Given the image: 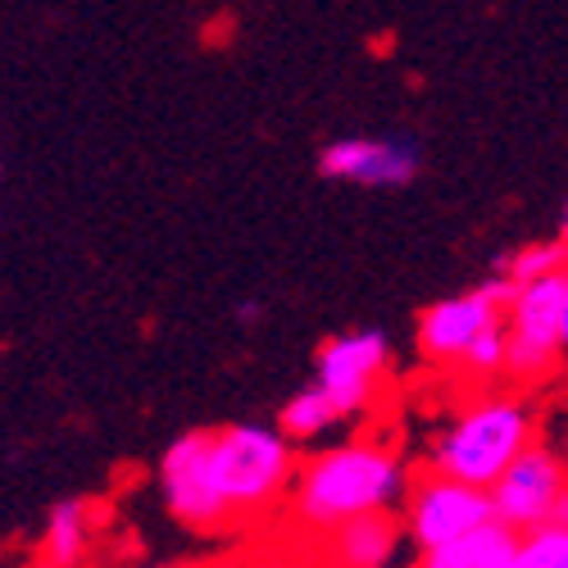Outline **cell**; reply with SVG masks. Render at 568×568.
I'll use <instances>...</instances> for the list:
<instances>
[{
	"label": "cell",
	"mask_w": 568,
	"mask_h": 568,
	"mask_svg": "<svg viewBox=\"0 0 568 568\" xmlns=\"http://www.w3.org/2000/svg\"><path fill=\"white\" fill-rule=\"evenodd\" d=\"M514 541H518L514 528H505L500 518H487L483 528H473V532H464L455 541L418 550L414 568H505L509 555H514Z\"/></svg>",
	"instance_id": "12"
},
{
	"label": "cell",
	"mask_w": 568,
	"mask_h": 568,
	"mask_svg": "<svg viewBox=\"0 0 568 568\" xmlns=\"http://www.w3.org/2000/svg\"><path fill=\"white\" fill-rule=\"evenodd\" d=\"M318 173L351 186H405L418 178V151L400 136H342L323 146Z\"/></svg>",
	"instance_id": "10"
},
{
	"label": "cell",
	"mask_w": 568,
	"mask_h": 568,
	"mask_svg": "<svg viewBox=\"0 0 568 568\" xmlns=\"http://www.w3.org/2000/svg\"><path fill=\"white\" fill-rule=\"evenodd\" d=\"M292 483V509L301 524L314 532H333L346 518L396 509L409 491V473L400 450H392L387 442L355 437L310 455Z\"/></svg>",
	"instance_id": "1"
},
{
	"label": "cell",
	"mask_w": 568,
	"mask_h": 568,
	"mask_svg": "<svg viewBox=\"0 0 568 568\" xmlns=\"http://www.w3.org/2000/svg\"><path fill=\"white\" fill-rule=\"evenodd\" d=\"M455 368L464 377H478V383H487V377H505V323L487 327V333L464 351V359Z\"/></svg>",
	"instance_id": "17"
},
{
	"label": "cell",
	"mask_w": 568,
	"mask_h": 568,
	"mask_svg": "<svg viewBox=\"0 0 568 568\" xmlns=\"http://www.w3.org/2000/svg\"><path fill=\"white\" fill-rule=\"evenodd\" d=\"M559 310H564V268L514 282V296L505 305V377L518 387H537L559 368L564 337H559Z\"/></svg>",
	"instance_id": "4"
},
{
	"label": "cell",
	"mask_w": 568,
	"mask_h": 568,
	"mask_svg": "<svg viewBox=\"0 0 568 568\" xmlns=\"http://www.w3.org/2000/svg\"><path fill=\"white\" fill-rule=\"evenodd\" d=\"M333 423H342V414L333 409V400L323 396V387L314 383V387H305V392H296L287 405H282V414H277V433L282 437H292V442H314V437H323Z\"/></svg>",
	"instance_id": "14"
},
{
	"label": "cell",
	"mask_w": 568,
	"mask_h": 568,
	"mask_svg": "<svg viewBox=\"0 0 568 568\" xmlns=\"http://www.w3.org/2000/svg\"><path fill=\"white\" fill-rule=\"evenodd\" d=\"M91 546V505L87 500H60L45 518L41 532V564L45 568H78Z\"/></svg>",
	"instance_id": "13"
},
{
	"label": "cell",
	"mask_w": 568,
	"mask_h": 568,
	"mask_svg": "<svg viewBox=\"0 0 568 568\" xmlns=\"http://www.w3.org/2000/svg\"><path fill=\"white\" fill-rule=\"evenodd\" d=\"M487 518H496L487 487L459 483L437 468L414 478L405 491V537L414 541V550H433L442 541H455L473 528H483Z\"/></svg>",
	"instance_id": "7"
},
{
	"label": "cell",
	"mask_w": 568,
	"mask_h": 568,
	"mask_svg": "<svg viewBox=\"0 0 568 568\" xmlns=\"http://www.w3.org/2000/svg\"><path fill=\"white\" fill-rule=\"evenodd\" d=\"M568 264V246L564 242H528L505 260V277L509 282H532L546 273H559Z\"/></svg>",
	"instance_id": "16"
},
{
	"label": "cell",
	"mask_w": 568,
	"mask_h": 568,
	"mask_svg": "<svg viewBox=\"0 0 568 568\" xmlns=\"http://www.w3.org/2000/svg\"><path fill=\"white\" fill-rule=\"evenodd\" d=\"M160 568H196V564H160Z\"/></svg>",
	"instance_id": "20"
},
{
	"label": "cell",
	"mask_w": 568,
	"mask_h": 568,
	"mask_svg": "<svg viewBox=\"0 0 568 568\" xmlns=\"http://www.w3.org/2000/svg\"><path fill=\"white\" fill-rule=\"evenodd\" d=\"M509 296H514V282L500 273V277L483 282V287L428 305V310L418 314V333H414L418 355L428 359V364H437V368H455L464 359V351L478 342L487 327L505 323Z\"/></svg>",
	"instance_id": "5"
},
{
	"label": "cell",
	"mask_w": 568,
	"mask_h": 568,
	"mask_svg": "<svg viewBox=\"0 0 568 568\" xmlns=\"http://www.w3.org/2000/svg\"><path fill=\"white\" fill-rule=\"evenodd\" d=\"M333 568H337V564H333Z\"/></svg>",
	"instance_id": "21"
},
{
	"label": "cell",
	"mask_w": 568,
	"mask_h": 568,
	"mask_svg": "<svg viewBox=\"0 0 568 568\" xmlns=\"http://www.w3.org/2000/svg\"><path fill=\"white\" fill-rule=\"evenodd\" d=\"M160 491L169 514L196 537H219L232 528V509L210 468V433H182L160 459Z\"/></svg>",
	"instance_id": "6"
},
{
	"label": "cell",
	"mask_w": 568,
	"mask_h": 568,
	"mask_svg": "<svg viewBox=\"0 0 568 568\" xmlns=\"http://www.w3.org/2000/svg\"><path fill=\"white\" fill-rule=\"evenodd\" d=\"M337 568H387L400 550V524L392 509H373L359 518H346L327 532Z\"/></svg>",
	"instance_id": "11"
},
{
	"label": "cell",
	"mask_w": 568,
	"mask_h": 568,
	"mask_svg": "<svg viewBox=\"0 0 568 568\" xmlns=\"http://www.w3.org/2000/svg\"><path fill=\"white\" fill-rule=\"evenodd\" d=\"M210 468L232 509V524H251L287 496L296 478L292 437H282L277 428H255V423H227L210 433Z\"/></svg>",
	"instance_id": "3"
},
{
	"label": "cell",
	"mask_w": 568,
	"mask_h": 568,
	"mask_svg": "<svg viewBox=\"0 0 568 568\" xmlns=\"http://www.w3.org/2000/svg\"><path fill=\"white\" fill-rule=\"evenodd\" d=\"M392 364V342L383 333H342L318 351V373L314 383L323 387V396L333 400V409L342 418L364 414L377 396Z\"/></svg>",
	"instance_id": "9"
},
{
	"label": "cell",
	"mask_w": 568,
	"mask_h": 568,
	"mask_svg": "<svg viewBox=\"0 0 568 568\" xmlns=\"http://www.w3.org/2000/svg\"><path fill=\"white\" fill-rule=\"evenodd\" d=\"M487 496H491L496 518H500L505 528H514V532L555 524L559 500L568 496V468H564V459L555 450H546V446L532 442L487 487Z\"/></svg>",
	"instance_id": "8"
},
{
	"label": "cell",
	"mask_w": 568,
	"mask_h": 568,
	"mask_svg": "<svg viewBox=\"0 0 568 568\" xmlns=\"http://www.w3.org/2000/svg\"><path fill=\"white\" fill-rule=\"evenodd\" d=\"M505 568H568V524H541L518 532Z\"/></svg>",
	"instance_id": "15"
},
{
	"label": "cell",
	"mask_w": 568,
	"mask_h": 568,
	"mask_svg": "<svg viewBox=\"0 0 568 568\" xmlns=\"http://www.w3.org/2000/svg\"><path fill=\"white\" fill-rule=\"evenodd\" d=\"M559 242L568 246V210H564V219H559Z\"/></svg>",
	"instance_id": "19"
},
{
	"label": "cell",
	"mask_w": 568,
	"mask_h": 568,
	"mask_svg": "<svg viewBox=\"0 0 568 568\" xmlns=\"http://www.w3.org/2000/svg\"><path fill=\"white\" fill-rule=\"evenodd\" d=\"M524 446H532V409L518 396H483L446 423V433L433 442L428 468L473 487H491L524 455Z\"/></svg>",
	"instance_id": "2"
},
{
	"label": "cell",
	"mask_w": 568,
	"mask_h": 568,
	"mask_svg": "<svg viewBox=\"0 0 568 568\" xmlns=\"http://www.w3.org/2000/svg\"><path fill=\"white\" fill-rule=\"evenodd\" d=\"M559 337H564V359H568V264H564V310H559Z\"/></svg>",
	"instance_id": "18"
}]
</instances>
